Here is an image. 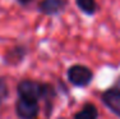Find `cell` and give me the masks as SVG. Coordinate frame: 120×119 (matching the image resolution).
Instances as JSON below:
<instances>
[{
  "label": "cell",
  "instance_id": "cell-1",
  "mask_svg": "<svg viewBox=\"0 0 120 119\" xmlns=\"http://www.w3.org/2000/svg\"><path fill=\"white\" fill-rule=\"evenodd\" d=\"M18 93L21 97L31 99V100L38 101L40 99L47 97V96H54V90L51 86L45 83H40L36 81H30L24 79L18 84Z\"/></svg>",
  "mask_w": 120,
  "mask_h": 119
},
{
  "label": "cell",
  "instance_id": "cell-2",
  "mask_svg": "<svg viewBox=\"0 0 120 119\" xmlns=\"http://www.w3.org/2000/svg\"><path fill=\"white\" fill-rule=\"evenodd\" d=\"M93 78V73L90 68L77 64L69 68L68 70V79L74 84V86H87Z\"/></svg>",
  "mask_w": 120,
  "mask_h": 119
},
{
  "label": "cell",
  "instance_id": "cell-3",
  "mask_svg": "<svg viewBox=\"0 0 120 119\" xmlns=\"http://www.w3.org/2000/svg\"><path fill=\"white\" fill-rule=\"evenodd\" d=\"M15 111L21 119H35L38 114V104L31 99L19 97L15 105Z\"/></svg>",
  "mask_w": 120,
  "mask_h": 119
},
{
  "label": "cell",
  "instance_id": "cell-4",
  "mask_svg": "<svg viewBox=\"0 0 120 119\" xmlns=\"http://www.w3.org/2000/svg\"><path fill=\"white\" fill-rule=\"evenodd\" d=\"M102 101L111 111L120 117V84L105 91L102 95Z\"/></svg>",
  "mask_w": 120,
  "mask_h": 119
},
{
  "label": "cell",
  "instance_id": "cell-5",
  "mask_svg": "<svg viewBox=\"0 0 120 119\" xmlns=\"http://www.w3.org/2000/svg\"><path fill=\"white\" fill-rule=\"evenodd\" d=\"M67 7V0H41L38 4V12L45 15L60 14Z\"/></svg>",
  "mask_w": 120,
  "mask_h": 119
},
{
  "label": "cell",
  "instance_id": "cell-6",
  "mask_svg": "<svg viewBox=\"0 0 120 119\" xmlns=\"http://www.w3.org/2000/svg\"><path fill=\"white\" fill-rule=\"evenodd\" d=\"M97 115H98V111L96 106L92 104H87L81 111L77 113L74 119H97Z\"/></svg>",
  "mask_w": 120,
  "mask_h": 119
},
{
  "label": "cell",
  "instance_id": "cell-7",
  "mask_svg": "<svg viewBox=\"0 0 120 119\" xmlns=\"http://www.w3.org/2000/svg\"><path fill=\"white\" fill-rule=\"evenodd\" d=\"M75 4L84 14H88V15H92L97 12L96 0H75Z\"/></svg>",
  "mask_w": 120,
  "mask_h": 119
},
{
  "label": "cell",
  "instance_id": "cell-8",
  "mask_svg": "<svg viewBox=\"0 0 120 119\" xmlns=\"http://www.w3.org/2000/svg\"><path fill=\"white\" fill-rule=\"evenodd\" d=\"M8 96V86L7 82L4 81V78H0V104L7 99Z\"/></svg>",
  "mask_w": 120,
  "mask_h": 119
},
{
  "label": "cell",
  "instance_id": "cell-9",
  "mask_svg": "<svg viewBox=\"0 0 120 119\" xmlns=\"http://www.w3.org/2000/svg\"><path fill=\"white\" fill-rule=\"evenodd\" d=\"M17 1H18L21 5H27V4H30L32 0H17Z\"/></svg>",
  "mask_w": 120,
  "mask_h": 119
},
{
  "label": "cell",
  "instance_id": "cell-10",
  "mask_svg": "<svg viewBox=\"0 0 120 119\" xmlns=\"http://www.w3.org/2000/svg\"><path fill=\"white\" fill-rule=\"evenodd\" d=\"M61 119H63V118H61Z\"/></svg>",
  "mask_w": 120,
  "mask_h": 119
}]
</instances>
